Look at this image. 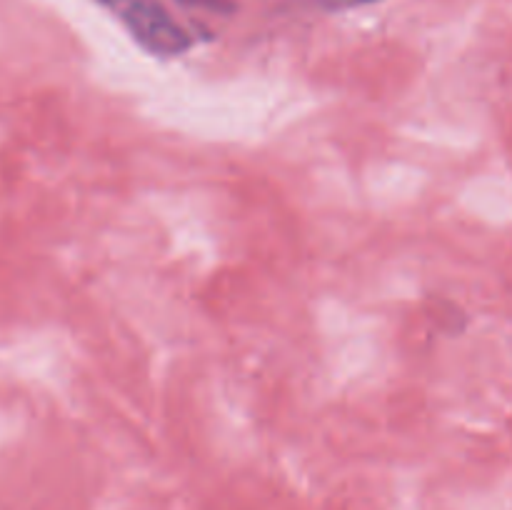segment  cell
I'll use <instances>...</instances> for the list:
<instances>
[{
  "label": "cell",
  "mask_w": 512,
  "mask_h": 510,
  "mask_svg": "<svg viewBox=\"0 0 512 510\" xmlns=\"http://www.w3.org/2000/svg\"><path fill=\"white\" fill-rule=\"evenodd\" d=\"M135 43L158 58H178L195 45L193 33L170 15L160 0H103Z\"/></svg>",
  "instance_id": "obj_1"
},
{
  "label": "cell",
  "mask_w": 512,
  "mask_h": 510,
  "mask_svg": "<svg viewBox=\"0 0 512 510\" xmlns=\"http://www.w3.org/2000/svg\"><path fill=\"white\" fill-rule=\"evenodd\" d=\"M185 5H193V8H208V10H230L233 3L230 0H180Z\"/></svg>",
  "instance_id": "obj_2"
},
{
  "label": "cell",
  "mask_w": 512,
  "mask_h": 510,
  "mask_svg": "<svg viewBox=\"0 0 512 510\" xmlns=\"http://www.w3.org/2000/svg\"><path fill=\"white\" fill-rule=\"evenodd\" d=\"M323 3H325V8L340 10V8H355V5L378 3V0H323Z\"/></svg>",
  "instance_id": "obj_3"
}]
</instances>
